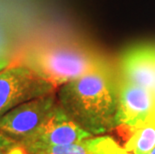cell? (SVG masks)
<instances>
[{
  "mask_svg": "<svg viewBox=\"0 0 155 154\" xmlns=\"http://www.w3.org/2000/svg\"><path fill=\"white\" fill-rule=\"evenodd\" d=\"M11 64V59L7 56H5V55H2V56H0V71L3 70L4 68H6L8 66V65Z\"/></svg>",
  "mask_w": 155,
  "mask_h": 154,
  "instance_id": "4fadbf2b",
  "label": "cell"
},
{
  "mask_svg": "<svg viewBox=\"0 0 155 154\" xmlns=\"http://www.w3.org/2000/svg\"><path fill=\"white\" fill-rule=\"evenodd\" d=\"M58 89L63 84L107 65L91 47L76 41L41 44L27 49L17 61Z\"/></svg>",
  "mask_w": 155,
  "mask_h": 154,
  "instance_id": "7a4b0ae2",
  "label": "cell"
},
{
  "mask_svg": "<svg viewBox=\"0 0 155 154\" xmlns=\"http://www.w3.org/2000/svg\"><path fill=\"white\" fill-rule=\"evenodd\" d=\"M155 114V93L119 77L117 130L129 136Z\"/></svg>",
  "mask_w": 155,
  "mask_h": 154,
  "instance_id": "5b68a950",
  "label": "cell"
},
{
  "mask_svg": "<svg viewBox=\"0 0 155 154\" xmlns=\"http://www.w3.org/2000/svg\"><path fill=\"white\" fill-rule=\"evenodd\" d=\"M94 135L81 128L61 106H56L48 117L28 137L20 142L24 147L34 145H65L79 143Z\"/></svg>",
  "mask_w": 155,
  "mask_h": 154,
  "instance_id": "8992f818",
  "label": "cell"
},
{
  "mask_svg": "<svg viewBox=\"0 0 155 154\" xmlns=\"http://www.w3.org/2000/svg\"><path fill=\"white\" fill-rule=\"evenodd\" d=\"M18 144V141L0 131V154H13Z\"/></svg>",
  "mask_w": 155,
  "mask_h": 154,
  "instance_id": "8fae6325",
  "label": "cell"
},
{
  "mask_svg": "<svg viewBox=\"0 0 155 154\" xmlns=\"http://www.w3.org/2000/svg\"><path fill=\"white\" fill-rule=\"evenodd\" d=\"M149 154H155V147H154V148L152 149V151H151Z\"/></svg>",
  "mask_w": 155,
  "mask_h": 154,
  "instance_id": "5bb4252c",
  "label": "cell"
},
{
  "mask_svg": "<svg viewBox=\"0 0 155 154\" xmlns=\"http://www.w3.org/2000/svg\"><path fill=\"white\" fill-rule=\"evenodd\" d=\"M57 105L56 92L22 103L0 118V131L21 142L38 128Z\"/></svg>",
  "mask_w": 155,
  "mask_h": 154,
  "instance_id": "277c9868",
  "label": "cell"
},
{
  "mask_svg": "<svg viewBox=\"0 0 155 154\" xmlns=\"http://www.w3.org/2000/svg\"><path fill=\"white\" fill-rule=\"evenodd\" d=\"M89 144H90V148L92 154H106L105 150L102 147L100 143L99 136H94L89 139Z\"/></svg>",
  "mask_w": 155,
  "mask_h": 154,
  "instance_id": "7c38bea8",
  "label": "cell"
},
{
  "mask_svg": "<svg viewBox=\"0 0 155 154\" xmlns=\"http://www.w3.org/2000/svg\"><path fill=\"white\" fill-rule=\"evenodd\" d=\"M100 143L106 154H132L127 151L124 147H121L115 140L110 136L100 135Z\"/></svg>",
  "mask_w": 155,
  "mask_h": 154,
  "instance_id": "30bf717a",
  "label": "cell"
},
{
  "mask_svg": "<svg viewBox=\"0 0 155 154\" xmlns=\"http://www.w3.org/2000/svg\"><path fill=\"white\" fill-rule=\"evenodd\" d=\"M118 71L121 79L155 93V45H140L125 51Z\"/></svg>",
  "mask_w": 155,
  "mask_h": 154,
  "instance_id": "52a82bcc",
  "label": "cell"
},
{
  "mask_svg": "<svg viewBox=\"0 0 155 154\" xmlns=\"http://www.w3.org/2000/svg\"><path fill=\"white\" fill-rule=\"evenodd\" d=\"M155 147V114L127 137L124 148L132 154H149Z\"/></svg>",
  "mask_w": 155,
  "mask_h": 154,
  "instance_id": "ba28073f",
  "label": "cell"
},
{
  "mask_svg": "<svg viewBox=\"0 0 155 154\" xmlns=\"http://www.w3.org/2000/svg\"><path fill=\"white\" fill-rule=\"evenodd\" d=\"M56 96L67 115L92 135L117 128L119 74L110 65L63 84Z\"/></svg>",
  "mask_w": 155,
  "mask_h": 154,
  "instance_id": "6da1fadb",
  "label": "cell"
},
{
  "mask_svg": "<svg viewBox=\"0 0 155 154\" xmlns=\"http://www.w3.org/2000/svg\"><path fill=\"white\" fill-rule=\"evenodd\" d=\"M56 91L31 68L19 62L11 63L0 71V118L22 103Z\"/></svg>",
  "mask_w": 155,
  "mask_h": 154,
  "instance_id": "3957f363",
  "label": "cell"
},
{
  "mask_svg": "<svg viewBox=\"0 0 155 154\" xmlns=\"http://www.w3.org/2000/svg\"><path fill=\"white\" fill-rule=\"evenodd\" d=\"M25 148L29 154H92L89 139L65 145H34Z\"/></svg>",
  "mask_w": 155,
  "mask_h": 154,
  "instance_id": "9c48e42d",
  "label": "cell"
}]
</instances>
